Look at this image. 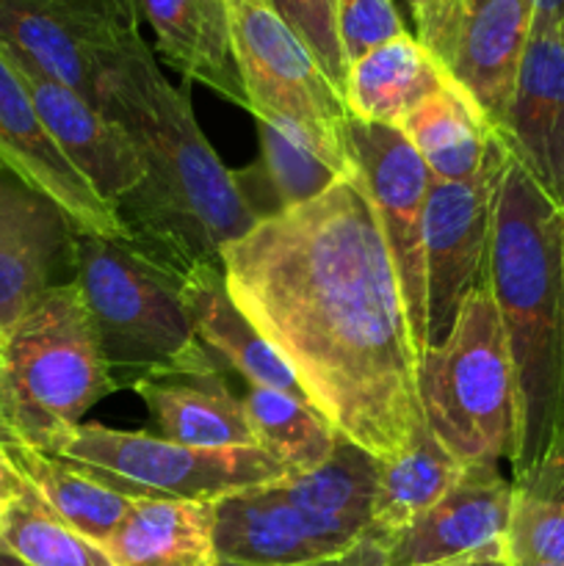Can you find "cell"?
<instances>
[{
  "mask_svg": "<svg viewBox=\"0 0 564 566\" xmlns=\"http://www.w3.org/2000/svg\"><path fill=\"white\" fill-rule=\"evenodd\" d=\"M221 269L238 310L346 440L379 462L412 446L426 423L420 354L357 169L227 243Z\"/></svg>",
  "mask_w": 564,
  "mask_h": 566,
  "instance_id": "1",
  "label": "cell"
},
{
  "mask_svg": "<svg viewBox=\"0 0 564 566\" xmlns=\"http://www.w3.org/2000/svg\"><path fill=\"white\" fill-rule=\"evenodd\" d=\"M94 103L142 160V186L119 205L133 247L177 282L199 265H219L221 249L260 219L199 130L188 88L166 81L142 33L108 61Z\"/></svg>",
  "mask_w": 564,
  "mask_h": 566,
  "instance_id": "2",
  "label": "cell"
},
{
  "mask_svg": "<svg viewBox=\"0 0 564 566\" xmlns=\"http://www.w3.org/2000/svg\"><path fill=\"white\" fill-rule=\"evenodd\" d=\"M487 287L518 385V481L564 446V210L514 155L498 197Z\"/></svg>",
  "mask_w": 564,
  "mask_h": 566,
  "instance_id": "3",
  "label": "cell"
},
{
  "mask_svg": "<svg viewBox=\"0 0 564 566\" xmlns=\"http://www.w3.org/2000/svg\"><path fill=\"white\" fill-rule=\"evenodd\" d=\"M72 280L81 287L116 390L219 376L188 318L180 282L130 241L75 232Z\"/></svg>",
  "mask_w": 564,
  "mask_h": 566,
  "instance_id": "4",
  "label": "cell"
},
{
  "mask_svg": "<svg viewBox=\"0 0 564 566\" xmlns=\"http://www.w3.org/2000/svg\"><path fill=\"white\" fill-rule=\"evenodd\" d=\"M116 392L75 280L48 287L6 335L3 440L48 453Z\"/></svg>",
  "mask_w": 564,
  "mask_h": 566,
  "instance_id": "5",
  "label": "cell"
},
{
  "mask_svg": "<svg viewBox=\"0 0 564 566\" xmlns=\"http://www.w3.org/2000/svg\"><path fill=\"white\" fill-rule=\"evenodd\" d=\"M418 398L429 431L464 468L514 459L518 385L487 285L464 298L451 335L420 354Z\"/></svg>",
  "mask_w": 564,
  "mask_h": 566,
  "instance_id": "6",
  "label": "cell"
},
{
  "mask_svg": "<svg viewBox=\"0 0 564 566\" xmlns=\"http://www.w3.org/2000/svg\"><path fill=\"white\" fill-rule=\"evenodd\" d=\"M48 453L77 464L133 501L219 503L291 475L263 448H191L149 431L105 429L100 423L72 426Z\"/></svg>",
  "mask_w": 564,
  "mask_h": 566,
  "instance_id": "7",
  "label": "cell"
},
{
  "mask_svg": "<svg viewBox=\"0 0 564 566\" xmlns=\"http://www.w3.org/2000/svg\"><path fill=\"white\" fill-rule=\"evenodd\" d=\"M227 6L238 72L254 119L291 127L343 169H354L341 142L348 108L307 44L265 0H227Z\"/></svg>",
  "mask_w": 564,
  "mask_h": 566,
  "instance_id": "8",
  "label": "cell"
},
{
  "mask_svg": "<svg viewBox=\"0 0 564 566\" xmlns=\"http://www.w3.org/2000/svg\"><path fill=\"white\" fill-rule=\"evenodd\" d=\"M509 164L512 153L495 136L473 180H431L424 216L426 352L451 335L464 298L487 285L492 224Z\"/></svg>",
  "mask_w": 564,
  "mask_h": 566,
  "instance_id": "9",
  "label": "cell"
},
{
  "mask_svg": "<svg viewBox=\"0 0 564 566\" xmlns=\"http://www.w3.org/2000/svg\"><path fill=\"white\" fill-rule=\"evenodd\" d=\"M138 31L133 0H0V50L97 105V81Z\"/></svg>",
  "mask_w": 564,
  "mask_h": 566,
  "instance_id": "10",
  "label": "cell"
},
{
  "mask_svg": "<svg viewBox=\"0 0 564 566\" xmlns=\"http://www.w3.org/2000/svg\"><path fill=\"white\" fill-rule=\"evenodd\" d=\"M341 142L357 169L359 182L370 199L379 230L385 235L393 269L401 285L409 329L418 354L426 352V252L424 216L431 171L404 138L398 127L370 125L348 116L341 127Z\"/></svg>",
  "mask_w": 564,
  "mask_h": 566,
  "instance_id": "11",
  "label": "cell"
},
{
  "mask_svg": "<svg viewBox=\"0 0 564 566\" xmlns=\"http://www.w3.org/2000/svg\"><path fill=\"white\" fill-rule=\"evenodd\" d=\"M529 39V0H453L418 42L501 136Z\"/></svg>",
  "mask_w": 564,
  "mask_h": 566,
  "instance_id": "12",
  "label": "cell"
},
{
  "mask_svg": "<svg viewBox=\"0 0 564 566\" xmlns=\"http://www.w3.org/2000/svg\"><path fill=\"white\" fill-rule=\"evenodd\" d=\"M0 169L64 210L75 232L130 241L119 213L88 186L39 119L33 99L9 55L0 50Z\"/></svg>",
  "mask_w": 564,
  "mask_h": 566,
  "instance_id": "13",
  "label": "cell"
},
{
  "mask_svg": "<svg viewBox=\"0 0 564 566\" xmlns=\"http://www.w3.org/2000/svg\"><path fill=\"white\" fill-rule=\"evenodd\" d=\"M512 481L498 464H468L435 506L385 542L387 566H437L473 556H506Z\"/></svg>",
  "mask_w": 564,
  "mask_h": 566,
  "instance_id": "14",
  "label": "cell"
},
{
  "mask_svg": "<svg viewBox=\"0 0 564 566\" xmlns=\"http://www.w3.org/2000/svg\"><path fill=\"white\" fill-rule=\"evenodd\" d=\"M75 227L64 210L0 169V337L33 307L59 271H72Z\"/></svg>",
  "mask_w": 564,
  "mask_h": 566,
  "instance_id": "15",
  "label": "cell"
},
{
  "mask_svg": "<svg viewBox=\"0 0 564 566\" xmlns=\"http://www.w3.org/2000/svg\"><path fill=\"white\" fill-rule=\"evenodd\" d=\"M357 542L293 506L280 486L265 484L213 503L219 562L243 566H307L352 551Z\"/></svg>",
  "mask_w": 564,
  "mask_h": 566,
  "instance_id": "16",
  "label": "cell"
},
{
  "mask_svg": "<svg viewBox=\"0 0 564 566\" xmlns=\"http://www.w3.org/2000/svg\"><path fill=\"white\" fill-rule=\"evenodd\" d=\"M11 64L20 72L33 108L53 142L64 149L100 199L119 213V205L142 186L144 177L142 160L125 130L72 88L50 81L20 61L11 59Z\"/></svg>",
  "mask_w": 564,
  "mask_h": 566,
  "instance_id": "17",
  "label": "cell"
},
{
  "mask_svg": "<svg viewBox=\"0 0 564 566\" xmlns=\"http://www.w3.org/2000/svg\"><path fill=\"white\" fill-rule=\"evenodd\" d=\"M509 153L540 182L553 202L564 197V39L531 33L523 53L506 125ZM562 208V205H558Z\"/></svg>",
  "mask_w": 564,
  "mask_h": 566,
  "instance_id": "18",
  "label": "cell"
},
{
  "mask_svg": "<svg viewBox=\"0 0 564 566\" xmlns=\"http://www.w3.org/2000/svg\"><path fill=\"white\" fill-rule=\"evenodd\" d=\"M133 9L153 28L155 50L182 77L249 111L227 0H133Z\"/></svg>",
  "mask_w": 564,
  "mask_h": 566,
  "instance_id": "19",
  "label": "cell"
},
{
  "mask_svg": "<svg viewBox=\"0 0 564 566\" xmlns=\"http://www.w3.org/2000/svg\"><path fill=\"white\" fill-rule=\"evenodd\" d=\"M180 296L199 340L208 348H216V354L224 357L249 385L269 387L307 401L291 368L232 302L221 263L194 269L180 282Z\"/></svg>",
  "mask_w": 564,
  "mask_h": 566,
  "instance_id": "20",
  "label": "cell"
},
{
  "mask_svg": "<svg viewBox=\"0 0 564 566\" xmlns=\"http://www.w3.org/2000/svg\"><path fill=\"white\" fill-rule=\"evenodd\" d=\"M448 83L442 66L418 36L404 33L348 64L343 103L354 119L398 127L426 97Z\"/></svg>",
  "mask_w": 564,
  "mask_h": 566,
  "instance_id": "21",
  "label": "cell"
},
{
  "mask_svg": "<svg viewBox=\"0 0 564 566\" xmlns=\"http://www.w3.org/2000/svg\"><path fill=\"white\" fill-rule=\"evenodd\" d=\"M258 160L232 175L260 221L307 205L337 180L354 175V169H343L307 136L291 127L258 119Z\"/></svg>",
  "mask_w": 564,
  "mask_h": 566,
  "instance_id": "22",
  "label": "cell"
},
{
  "mask_svg": "<svg viewBox=\"0 0 564 566\" xmlns=\"http://www.w3.org/2000/svg\"><path fill=\"white\" fill-rule=\"evenodd\" d=\"M100 547L114 566H213V503L136 501Z\"/></svg>",
  "mask_w": 564,
  "mask_h": 566,
  "instance_id": "23",
  "label": "cell"
},
{
  "mask_svg": "<svg viewBox=\"0 0 564 566\" xmlns=\"http://www.w3.org/2000/svg\"><path fill=\"white\" fill-rule=\"evenodd\" d=\"M153 412L164 440L191 448H260L243 398L221 376L149 381L136 390Z\"/></svg>",
  "mask_w": 564,
  "mask_h": 566,
  "instance_id": "24",
  "label": "cell"
},
{
  "mask_svg": "<svg viewBox=\"0 0 564 566\" xmlns=\"http://www.w3.org/2000/svg\"><path fill=\"white\" fill-rule=\"evenodd\" d=\"M3 446L25 484L39 495V501L61 523L92 539L94 545L108 542V536L119 528L125 514L136 503L133 497L111 490L103 481H97L66 459L39 451V448L20 440H3Z\"/></svg>",
  "mask_w": 564,
  "mask_h": 566,
  "instance_id": "25",
  "label": "cell"
},
{
  "mask_svg": "<svg viewBox=\"0 0 564 566\" xmlns=\"http://www.w3.org/2000/svg\"><path fill=\"white\" fill-rule=\"evenodd\" d=\"M376 481L379 459L341 434L330 462L313 473L285 475L276 481V486L293 506L346 539L359 542L370 528Z\"/></svg>",
  "mask_w": 564,
  "mask_h": 566,
  "instance_id": "26",
  "label": "cell"
},
{
  "mask_svg": "<svg viewBox=\"0 0 564 566\" xmlns=\"http://www.w3.org/2000/svg\"><path fill=\"white\" fill-rule=\"evenodd\" d=\"M435 180L464 182L479 175L498 133L453 83L426 97L398 125Z\"/></svg>",
  "mask_w": 564,
  "mask_h": 566,
  "instance_id": "27",
  "label": "cell"
},
{
  "mask_svg": "<svg viewBox=\"0 0 564 566\" xmlns=\"http://www.w3.org/2000/svg\"><path fill=\"white\" fill-rule=\"evenodd\" d=\"M464 464L437 442L429 426H420L412 446L396 459L379 462L368 536L387 542L415 517L435 506L462 479Z\"/></svg>",
  "mask_w": 564,
  "mask_h": 566,
  "instance_id": "28",
  "label": "cell"
},
{
  "mask_svg": "<svg viewBox=\"0 0 564 566\" xmlns=\"http://www.w3.org/2000/svg\"><path fill=\"white\" fill-rule=\"evenodd\" d=\"M243 407L258 446L280 459L291 473H313L335 453L341 431L313 403L249 385Z\"/></svg>",
  "mask_w": 564,
  "mask_h": 566,
  "instance_id": "29",
  "label": "cell"
},
{
  "mask_svg": "<svg viewBox=\"0 0 564 566\" xmlns=\"http://www.w3.org/2000/svg\"><path fill=\"white\" fill-rule=\"evenodd\" d=\"M0 547L28 566H114L103 547L61 523L31 486L0 520Z\"/></svg>",
  "mask_w": 564,
  "mask_h": 566,
  "instance_id": "30",
  "label": "cell"
},
{
  "mask_svg": "<svg viewBox=\"0 0 564 566\" xmlns=\"http://www.w3.org/2000/svg\"><path fill=\"white\" fill-rule=\"evenodd\" d=\"M509 562L564 564V501L518 495L506 534Z\"/></svg>",
  "mask_w": 564,
  "mask_h": 566,
  "instance_id": "31",
  "label": "cell"
},
{
  "mask_svg": "<svg viewBox=\"0 0 564 566\" xmlns=\"http://www.w3.org/2000/svg\"><path fill=\"white\" fill-rule=\"evenodd\" d=\"M269 9L307 44L330 81L341 88L346 83V59L337 39V0H265Z\"/></svg>",
  "mask_w": 564,
  "mask_h": 566,
  "instance_id": "32",
  "label": "cell"
},
{
  "mask_svg": "<svg viewBox=\"0 0 564 566\" xmlns=\"http://www.w3.org/2000/svg\"><path fill=\"white\" fill-rule=\"evenodd\" d=\"M404 33L409 31L393 0H337V39L346 66Z\"/></svg>",
  "mask_w": 564,
  "mask_h": 566,
  "instance_id": "33",
  "label": "cell"
},
{
  "mask_svg": "<svg viewBox=\"0 0 564 566\" xmlns=\"http://www.w3.org/2000/svg\"><path fill=\"white\" fill-rule=\"evenodd\" d=\"M307 566H387V551L385 542L374 539V536H363L352 551L341 553L335 558H324Z\"/></svg>",
  "mask_w": 564,
  "mask_h": 566,
  "instance_id": "34",
  "label": "cell"
},
{
  "mask_svg": "<svg viewBox=\"0 0 564 566\" xmlns=\"http://www.w3.org/2000/svg\"><path fill=\"white\" fill-rule=\"evenodd\" d=\"M25 492H28L25 479H22L20 470L14 468V462H11L3 440H0V517L9 512V509L14 506V503L20 501Z\"/></svg>",
  "mask_w": 564,
  "mask_h": 566,
  "instance_id": "35",
  "label": "cell"
},
{
  "mask_svg": "<svg viewBox=\"0 0 564 566\" xmlns=\"http://www.w3.org/2000/svg\"><path fill=\"white\" fill-rule=\"evenodd\" d=\"M531 33H562L564 0H529Z\"/></svg>",
  "mask_w": 564,
  "mask_h": 566,
  "instance_id": "36",
  "label": "cell"
},
{
  "mask_svg": "<svg viewBox=\"0 0 564 566\" xmlns=\"http://www.w3.org/2000/svg\"><path fill=\"white\" fill-rule=\"evenodd\" d=\"M407 3L415 17V36L424 39L437 25V20L446 14V9L453 0H407Z\"/></svg>",
  "mask_w": 564,
  "mask_h": 566,
  "instance_id": "37",
  "label": "cell"
},
{
  "mask_svg": "<svg viewBox=\"0 0 564 566\" xmlns=\"http://www.w3.org/2000/svg\"><path fill=\"white\" fill-rule=\"evenodd\" d=\"M437 566H512L506 556H473V558H459V562L437 564Z\"/></svg>",
  "mask_w": 564,
  "mask_h": 566,
  "instance_id": "38",
  "label": "cell"
},
{
  "mask_svg": "<svg viewBox=\"0 0 564 566\" xmlns=\"http://www.w3.org/2000/svg\"><path fill=\"white\" fill-rule=\"evenodd\" d=\"M3 376H6V337H0V431H3Z\"/></svg>",
  "mask_w": 564,
  "mask_h": 566,
  "instance_id": "39",
  "label": "cell"
},
{
  "mask_svg": "<svg viewBox=\"0 0 564 566\" xmlns=\"http://www.w3.org/2000/svg\"><path fill=\"white\" fill-rule=\"evenodd\" d=\"M0 566H28V564L20 562V558H17L14 553L6 551V547H0Z\"/></svg>",
  "mask_w": 564,
  "mask_h": 566,
  "instance_id": "40",
  "label": "cell"
},
{
  "mask_svg": "<svg viewBox=\"0 0 564 566\" xmlns=\"http://www.w3.org/2000/svg\"><path fill=\"white\" fill-rule=\"evenodd\" d=\"M512 566H564V564H536V562H509Z\"/></svg>",
  "mask_w": 564,
  "mask_h": 566,
  "instance_id": "41",
  "label": "cell"
},
{
  "mask_svg": "<svg viewBox=\"0 0 564 566\" xmlns=\"http://www.w3.org/2000/svg\"><path fill=\"white\" fill-rule=\"evenodd\" d=\"M213 566H243V564H230V562H216Z\"/></svg>",
  "mask_w": 564,
  "mask_h": 566,
  "instance_id": "42",
  "label": "cell"
},
{
  "mask_svg": "<svg viewBox=\"0 0 564 566\" xmlns=\"http://www.w3.org/2000/svg\"><path fill=\"white\" fill-rule=\"evenodd\" d=\"M558 205H562V210H564V197H562V202H558Z\"/></svg>",
  "mask_w": 564,
  "mask_h": 566,
  "instance_id": "43",
  "label": "cell"
},
{
  "mask_svg": "<svg viewBox=\"0 0 564 566\" xmlns=\"http://www.w3.org/2000/svg\"><path fill=\"white\" fill-rule=\"evenodd\" d=\"M562 39H564V25H562Z\"/></svg>",
  "mask_w": 564,
  "mask_h": 566,
  "instance_id": "44",
  "label": "cell"
},
{
  "mask_svg": "<svg viewBox=\"0 0 564 566\" xmlns=\"http://www.w3.org/2000/svg\"><path fill=\"white\" fill-rule=\"evenodd\" d=\"M0 520H3V517H0Z\"/></svg>",
  "mask_w": 564,
  "mask_h": 566,
  "instance_id": "45",
  "label": "cell"
}]
</instances>
